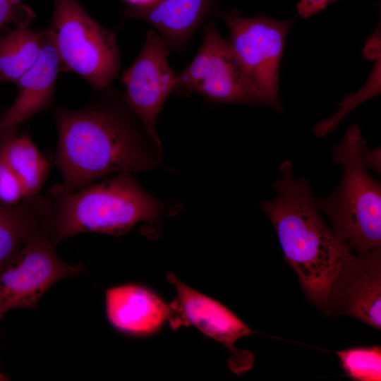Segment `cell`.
<instances>
[{
    "instance_id": "52a82bcc",
    "label": "cell",
    "mask_w": 381,
    "mask_h": 381,
    "mask_svg": "<svg viewBox=\"0 0 381 381\" xmlns=\"http://www.w3.org/2000/svg\"><path fill=\"white\" fill-rule=\"evenodd\" d=\"M214 13L229 26L231 43L254 86L258 102L281 110L278 83L285 39L292 20L242 16L234 9Z\"/></svg>"
},
{
    "instance_id": "30bf717a",
    "label": "cell",
    "mask_w": 381,
    "mask_h": 381,
    "mask_svg": "<svg viewBox=\"0 0 381 381\" xmlns=\"http://www.w3.org/2000/svg\"><path fill=\"white\" fill-rule=\"evenodd\" d=\"M170 50L157 32L149 30L140 54L122 75L128 105L147 133L160 144L156 121L166 99L174 92L177 75L168 63Z\"/></svg>"
},
{
    "instance_id": "6da1fadb",
    "label": "cell",
    "mask_w": 381,
    "mask_h": 381,
    "mask_svg": "<svg viewBox=\"0 0 381 381\" xmlns=\"http://www.w3.org/2000/svg\"><path fill=\"white\" fill-rule=\"evenodd\" d=\"M77 109L57 107L55 163L64 187L78 190L109 175L152 169L161 144L145 131L123 96L105 90Z\"/></svg>"
},
{
    "instance_id": "3957f363",
    "label": "cell",
    "mask_w": 381,
    "mask_h": 381,
    "mask_svg": "<svg viewBox=\"0 0 381 381\" xmlns=\"http://www.w3.org/2000/svg\"><path fill=\"white\" fill-rule=\"evenodd\" d=\"M41 202L44 231L56 244L84 232L120 236L139 222L157 231L160 217L174 207L147 193L128 171L78 190L56 184Z\"/></svg>"
},
{
    "instance_id": "e0dca14e",
    "label": "cell",
    "mask_w": 381,
    "mask_h": 381,
    "mask_svg": "<svg viewBox=\"0 0 381 381\" xmlns=\"http://www.w3.org/2000/svg\"><path fill=\"white\" fill-rule=\"evenodd\" d=\"M30 24L21 21L0 34V85L6 82L16 84L37 61L42 32L32 30Z\"/></svg>"
},
{
    "instance_id": "9a60e30c",
    "label": "cell",
    "mask_w": 381,
    "mask_h": 381,
    "mask_svg": "<svg viewBox=\"0 0 381 381\" xmlns=\"http://www.w3.org/2000/svg\"><path fill=\"white\" fill-rule=\"evenodd\" d=\"M18 126L0 132V159L19 183L25 200L41 195L49 176L50 164L27 132Z\"/></svg>"
},
{
    "instance_id": "7402d4cb",
    "label": "cell",
    "mask_w": 381,
    "mask_h": 381,
    "mask_svg": "<svg viewBox=\"0 0 381 381\" xmlns=\"http://www.w3.org/2000/svg\"><path fill=\"white\" fill-rule=\"evenodd\" d=\"M1 318H0L1 320ZM9 380V377L8 375L2 374V373L0 370V381H5Z\"/></svg>"
},
{
    "instance_id": "5bb4252c",
    "label": "cell",
    "mask_w": 381,
    "mask_h": 381,
    "mask_svg": "<svg viewBox=\"0 0 381 381\" xmlns=\"http://www.w3.org/2000/svg\"><path fill=\"white\" fill-rule=\"evenodd\" d=\"M214 0H155L140 6H129L123 11L129 18L150 24L170 49L180 52L201 25Z\"/></svg>"
},
{
    "instance_id": "8992f818",
    "label": "cell",
    "mask_w": 381,
    "mask_h": 381,
    "mask_svg": "<svg viewBox=\"0 0 381 381\" xmlns=\"http://www.w3.org/2000/svg\"><path fill=\"white\" fill-rule=\"evenodd\" d=\"M174 92H195L219 102H258L242 61L213 20L205 27L200 47L192 61L176 75Z\"/></svg>"
},
{
    "instance_id": "9c48e42d",
    "label": "cell",
    "mask_w": 381,
    "mask_h": 381,
    "mask_svg": "<svg viewBox=\"0 0 381 381\" xmlns=\"http://www.w3.org/2000/svg\"><path fill=\"white\" fill-rule=\"evenodd\" d=\"M176 290V297L169 304L167 319L172 329L193 326L205 336L225 346L229 352V370L238 375L250 370L255 357L248 350H241L236 342L257 332L219 301L188 286L172 272L167 276Z\"/></svg>"
},
{
    "instance_id": "7c38bea8",
    "label": "cell",
    "mask_w": 381,
    "mask_h": 381,
    "mask_svg": "<svg viewBox=\"0 0 381 381\" xmlns=\"http://www.w3.org/2000/svg\"><path fill=\"white\" fill-rule=\"evenodd\" d=\"M41 32L39 56L16 83L17 95L12 105L0 118V132L8 128L18 126L53 105L56 80L61 64L49 29Z\"/></svg>"
},
{
    "instance_id": "ba28073f",
    "label": "cell",
    "mask_w": 381,
    "mask_h": 381,
    "mask_svg": "<svg viewBox=\"0 0 381 381\" xmlns=\"http://www.w3.org/2000/svg\"><path fill=\"white\" fill-rule=\"evenodd\" d=\"M56 243L44 229L35 232L20 252L0 271V318L8 310H35L44 294L61 279L80 274L84 265L64 262L56 255Z\"/></svg>"
},
{
    "instance_id": "d6986e66",
    "label": "cell",
    "mask_w": 381,
    "mask_h": 381,
    "mask_svg": "<svg viewBox=\"0 0 381 381\" xmlns=\"http://www.w3.org/2000/svg\"><path fill=\"white\" fill-rule=\"evenodd\" d=\"M34 18L35 13L22 0H0V34L10 23H31Z\"/></svg>"
},
{
    "instance_id": "4fadbf2b",
    "label": "cell",
    "mask_w": 381,
    "mask_h": 381,
    "mask_svg": "<svg viewBox=\"0 0 381 381\" xmlns=\"http://www.w3.org/2000/svg\"><path fill=\"white\" fill-rule=\"evenodd\" d=\"M169 311V304L138 284H121L105 291L107 318L114 328L126 334L155 332L167 321Z\"/></svg>"
},
{
    "instance_id": "44dd1931",
    "label": "cell",
    "mask_w": 381,
    "mask_h": 381,
    "mask_svg": "<svg viewBox=\"0 0 381 381\" xmlns=\"http://www.w3.org/2000/svg\"><path fill=\"white\" fill-rule=\"evenodd\" d=\"M130 6H140L149 4L155 0H125Z\"/></svg>"
},
{
    "instance_id": "2e32d148",
    "label": "cell",
    "mask_w": 381,
    "mask_h": 381,
    "mask_svg": "<svg viewBox=\"0 0 381 381\" xmlns=\"http://www.w3.org/2000/svg\"><path fill=\"white\" fill-rule=\"evenodd\" d=\"M41 195L16 205L0 202V271L44 228Z\"/></svg>"
},
{
    "instance_id": "ac0fdd59",
    "label": "cell",
    "mask_w": 381,
    "mask_h": 381,
    "mask_svg": "<svg viewBox=\"0 0 381 381\" xmlns=\"http://www.w3.org/2000/svg\"><path fill=\"white\" fill-rule=\"evenodd\" d=\"M344 373L356 381L381 380L380 346H354L334 351Z\"/></svg>"
},
{
    "instance_id": "277c9868",
    "label": "cell",
    "mask_w": 381,
    "mask_h": 381,
    "mask_svg": "<svg viewBox=\"0 0 381 381\" xmlns=\"http://www.w3.org/2000/svg\"><path fill=\"white\" fill-rule=\"evenodd\" d=\"M365 142L358 126H352L336 147L334 162L342 178L334 194L316 202L333 225V231L357 254L380 248L381 190L363 158Z\"/></svg>"
},
{
    "instance_id": "5b68a950",
    "label": "cell",
    "mask_w": 381,
    "mask_h": 381,
    "mask_svg": "<svg viewBox=\"0 0 381 381\" xmlns=\"http://www.w3.org/2000/svg\"><path fill=\"white\" fill-rule=\"evenodd\" d=\"M48 29L61 70L78 74L96 90L111 86L120 68L115 32L97 23L77 0H54Z\"/></svg>"
},
{
    "instance_id": "7a4b0ae2",
    "label": "cell",
    "mask_w": 381,
    "mask_h": 381,
    "mask_svg": "<svg viewBox=\"0 0 381 381\" xmlns=\"http://www.w3.org/2000/svg\"><path fill=\"white\" fill-rule=\"evenodd\" d=\"M280 173L272 186L276 197L260 207L307 298L324 312L331 284L351 250L322 220L309 183L294 176L289 162L281 165Z\"/></svg>"
},
{
    "instance_id": "8fae6325",
    "label": "cell",
    "mask_w": 381,
    "mask_h": 381,
    "mask_svg": "<svg viewBox=\"0 0 381 381\" xmlns=\"http://www.w3.org/2000/svg\"><path fill=\"white\" fill-rule=\"evenodd\" d=\"M324 313L356 318L381 329V248L343 261L331 284Z\"/></svg>"
},
{
    "instance_id": "ffe728a7",
    "label": "cell",
    "mask_w": 381,
    "mask_h": 381,
    "mask_svg": "<svg viewBox=\"0 0 381 381\" xmlns=\"http://www.w3.org/2000/svg\"><path fill=\"white\" fill-rule=\"evenodd\" d=\"M337 0H300L296 9L304 18H309L323 10L329 3Z\"/></svg>"
}]
</instances>
